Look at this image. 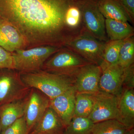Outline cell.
<instances>
[{
  "instance_id": "23",
  "label": "cell",
  "mask_w": 134,
  "mask_h": 134,
  "mask_svg": "<svg viewBox=\"0 0 134 134\" xmlns=\"http://www.w3.org/2000/svg\"><path fill=\"white\" fill-rule=\"evenodd\" d=\"M134 63V36L123 40L120 49L118 64L125 68Z\"/></svg>"
},
{
  "instance_id": "6",
  "label": "cell",
  "mask_w": 134,
  "mask_h": 134,
  "mask_svg": "<svg viewBox=\"0 0 134 134\" xmlns=\"http://www.w3.org/2000/svg\"><path fill=\"white\" fill-rule=\"evenodd\" d=\"M105 43L96 38L85 30L67 43L65 47L89 62L99 66L103 60Z\"/></svg>"
},
{
  "instance_id": "28",
  "label": "cell",
  "mask_w": 134,
  "mask_h": 134,
  "mask_svg": "<svg viewBox=\"0 0 134 134\" xmlns=\"http://www.w3.org/2000/svg\"><path fill=\"white\" fill-rule=\"evenodd\" d=\"M125 134H134V128L129 130L127 132V133Z\"/></svg>"
},
{
  "instance_id": "1",
  "label": "cell",
  "mask_w": 134,
  "mask_h": 134,
  "mask_svg": "<svg viewBox=\"0 0 134 134\" xmlns=\"http://www.w3.org/2000/svg\"><path fill=\"white\" fill-rule=\"evenodd\" d=\"M84 1L0 0V20L15 26L27 44L61 48L77 36L68 24V10Z\"/></svg>"
},
{
  "instance_id": "3",
  "label": "cell",
  "mask_w": 134,
  "mask_h": 134,
  "mask_svg": "<svg viewBox=\"0 0 134 134\" xmlns=\"http://www.w3.org/2000/svg\"><path fill=\"white\" fill-rule=\"evenodd\" d=\"M90 63L72 50L62 47L46 61L41 69L75 81L82 68Z\"/></svg>"
},
{
  "instance_id": "2",
  "label": "cell",
  "mask_w": 134,
  "mask_h": 134,
  "mask_svg": "<svg viewBox=\"0 0 134 134\" xmlns=\"http://www.w3.org/2000/svg\"><path fill=\"white\" fill-rule=\"evenodd\" d=\"M20 74L23 81L28 87L38 90L50 99L74 86L75 81L73 79L43 69L20 73Z\"/></svg>"
},
{
  "instance_id": "12",
  "label": "cell",
  "mask_w": 134,
  "mask_h": 134,
  "mask_svg": "<svg viewBox=\"0 0 134 134\" xmlns=\"http://www.w3.org/2000/svg\"><path fill=\"white\" fill-rule=\"evenodd\" d=\"M76 91L74 86L50 99V107L56 113L65 127L74 116Z\"/></svg>"
},
{
  "instance_id": "14",
  "label": "cell",
  "mask_w": 134,
  "mask_h": 134,
  "mask_svg": "<svg viewBox=\"0 0 134 134\" xmlns=\"http://www.w3.org/2000/svg\"><path fill=\"white\" fill-rule=\"evenodd\" d=\"M118 98L117 120L128 129L134 128V89L122 90Z\"/></svg>"
},
{
  "instance_id": "5",
  "label": "cell",
  "mask_w": 134,
  "mask_h": 134,
  "mask_svg": "<svg viewBox=\"0 0 134 134\" xmlns=\"http://www.w3.org/2000/svg\"><path fill=\"white\" fill-rule=\"evenodd\" d=\"M3 70L0 72V107L24 99L31 89L23 81L20 72L14 69Z\"/></svg>"
},
{
  "instance_id": "11",
  "label": "cell",
  "mask_w": 134,
  "mask_h": 134,
  "mask_svg": "<svg viewBox=\"0 0 134 134\" xmlns=\"http://www.w3.org/2000/svg\"><path fill=\"white\" fill-rule=\"evenodd\" d=\"M99 66L102 71L99 80V90L119 97L122 91L125 68L118 64Z\"/></svg>"
},
{
  "instance_id": "8",
  "label": "cell",
  "mask_w": 134,
  "mask_h": 134,
  "mask_svg": "<svg viewBox=\"0 0 134 134\" xmlns=\"http://www.w3.org/2000/svg\"><path fill=\"white\" fill-rule=\"evenodd\" d=\"M81 10L86 31L100 41H109L106 33L105 19L99 9L97 0H85Z\"/></svg>"
},
{
  "instance_id": "24",
  "label": "cell",
  "mask_w": 134,
  "mask_h": 134,
  "mask_svg": "<svg viewBox=\"0 0 134 134\" xmlns=\"http://www.w3.org/2000/svg\"><path fill=\"white\" fill-rule=\"evenodd\" d=\"M1 134H29L24 116L1 131Z\"/></svg>"
},
{
  "instance_id": "26",
  "label": "cell",
  "mask_w": 134,
  "mask_h": 134,
  "mask_svg": "<svg viewBox=\"0 0 134 134\" xmlns=\"http://www.w3.org/2000/svg\"><path fill=\"white\" fill-rule=\"evenodd\" d=\"M14 69L12 54L0 47V69Z\"/></svg>"
},
{
  "instance_id": "27",
  "label": "cell",
  "mask_w": 134,
  "mask_h": 134,
  "mask_svg": "<svg viewBox=\"0 0 134 134\" xmlns=\"http://www.w3.org/2000/svg\"><path fill=\"white\" fill-rule=\"evenodd\" d=\"M124 8L129 17L130 22L134 23V0H118Z\"/></svg>"
},
{
  "instance_id": "22",
  "label": "cell",
  "mask_w": 134,
  "mask_h": 134,
  "mask_svg": "<svg viewBox=\"0 0 134 134\" xmlns=\"http://www.w3.org/2000/svg\"><path fill=\"white\" fill-rule=\"evenodd\" d=\"M93 124L88 118L74 116L63 134H89Z\"/></svg>"
},
{
  "instance_id": "21",
  "label": "cell",
  "mask_w": 134,
  "mask_h": 134,
  "mask_svg": "<svg viewBox=\"0 0 134 134\" xmlns=\"http://www.w3.org/2000/svg\"><path fill=\"white\" fill-rule=\"evenodd\" d=\"M123 40H109L106 42L103 53V60L99 66L118 64L120 49Z\"/></svg>"
},
{
  "instance_id": "25",
  "label": "cell",
  "mask_w": 134,
  "mask_h": 134,
  "mask_svg": "<svg viewBox=\"0 0 134 134\" xmlns=\"http://www.w3.org/2000/svg\"><path fill=\"white\" fill-rule=\"evenodd\" d=\"M134 63L124 69L122 90L134 89Z\"/></svg>"
},
{
  "instance_id": "19",
  "label": "cell",
  "mask_w": 134,
  "mask_h": 134,
  "mask_svg": "<svg viewBox=\"0 0 134 134\" xmlns=\"http://www.w3.org/2000/svg\"><path fill=\"white\" fill-rule=\"evenodd\" d=\"M129 129L116 119L93 123L89 134H125Z\"/></svg>"
},
{
  "instance_id": "9",
  "label": "cell",
  "mask_w": 134,
  "mask_h": 134,
  "mask_svg": "<svg viewBox=\"0 0 134 134\" xmlns=\"http://www.w3.org/2000/svg\"><path fill=\"white\" fill-rule=\"evenodd\" d=\"M93 96L94 105L88 118L93 123L108 120H117L118 97L101 91Z\"/></svg>"
},
{
  "instance_id": "16",
  "label": "cell",
  "mask_w": 134,
  "mask_h": 134,
  "mask_svg": "<svg viewBox=\"0 0 134 134\" xmlns=\"http://www.w3.org/2000/svg\"><path fill=\"white\" fill-rule=\"evenodd\" d=\"M24 99L5 104L0 107L1 132L24 115Z\"/></svg>"
},
{
  "instance_id": "17",
  "label": "cell",
  "mask_w": 134,
  "mask_h": 134,
  "mask_svg": "<svg viewBox=\"0 0 134 134\" xmlns=\"http://www.w3.org/2000/svg\"><path fill=\"white\" fill-rule=\"evenodd\" d=\"M105 28L107 35L111 41L123 40L134 36V28L128 22L105 19Z\"/></svg>"
},
{
  "instance_id": "7",
  "label": "cell",
  "mask_w": 134,
  "mask_h": 134,
  "mask_svg": "<svg viewBox=\"0 0 134 134\" xmlns=\"http://www.w3.org/2000/svg\"><path fill=\"white\" fill-rule=\"evenodd\" d=\"M24 103V117L30 133L50 107V99L38 90L31 88Z\"/></svg>"
},
{
  "instance_id": "10",
  "label": "cell",
  "mask_w": 134,
  "mask_h": 134,
  "mask_svg": "<svg viewBox=\"0 0 134 134\" xmlns=\"http://www.w3.org/2000/svg\"><path fill=\"white\" fill-rule=\"evenodd\" d=\"M102 72L100 66L93 63L82 68L75 78L76 92L94 94L100 91L99 83Z\"/></svg>"
},
{
  "instance_id": "18",
  "label": "cell",
  "mask_w": 134,
  "mask_h": 134,
  "mask_svg": "<svg viewBox=\"0 0 134 134\" xmlns=\"http://www.w3.org/2000/svg\"><path fill=\"white\" fill-rule=\"evenodd\" d=\"M99 9L105 19L130 21L124 8L118 0H97Z\"/></svg>"
},
{
  "instance_id": "15",
  "label": "cell",
  "mask_w": 134,
  "mask_h": 134,
  "mask_svg": "<svg viewBox=\"0 0 134 134\" xmlns=\"http://www.w3.org/2000/svg\"><path fill=\"white\" fill-rule=\"evenodd\" d=\"M65 128L59 115L49 107L29 134H63Z\"/></svg>"
},
{
  "instance_id": "13",
  "label": "cell",
  "mask_w": 134,
  "mask_h": 134,
  "mask_svg": "<svg viewBox=\"0 0 134 134\" xmlns=\"http://www.w3.org/2000/svg\"><path fill=\"white\" fill-rule=\"evenodd\" d=\"M26 40L21 33L10 23L0 20V47L10 53L23 49Z\"/></svg>"
},
{
  "instance_id": "20",
  "label": "cell",
  "mask_w": 134,
  "mask_h": 134,
  "mask_svg": "<svg viewBox=\"0 0 134 134\" xmlns=\"http://www.w3.org/2000/svg\"><path fill=\"white\" fill-rule=\"evenodd\" d=\"M94 104L93 94L76 92L74 116L88 118L93 109Z\"/></svg>"
},
{
  "instance_id": "4",
  "label": "cell",
  "mask_w": 134,
  "mask_h": 134,
  "mask_svg": "<svg viewBox=\"0 0 134 134\" xmlns=\"http://www.w3.org/2000/svg\"><path fill=\"white\" fill-rule=\"evenodd\" d=\"M61 48L46 46L17 50L12 53L14 69L20 73L41 69L46 61Z\"/></svg>"
},
{
  "instance_id": "29",
  "label": "cell",
  "mask_w": 134,
  "mask_h": 134,
  "mask_svg": "<svg viewBox=\"0 0 134 134\" xmlns=\"http://www.w3.org/2000/svg\"><path fill=\"white\" fill-rule=\"evenodd\" d=\"M0 134H1V130H0Z\"/></svg>"
}]
</instances>
